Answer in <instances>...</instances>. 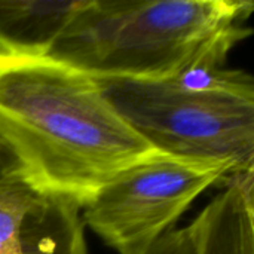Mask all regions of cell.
I'll return each instance as SVG.
<instances>
[{
	"label": "cell",
	"instance_id": "1",
	"mask_svg": "<svg viewBox=\"0 0 254 254\" xmlns=\"http://www.w3.org/2000/svg\"><path fill=\"white\" fill-rule=\"evenodd\" d=\"M113 109L95 76L51 55L0 51V179L86 207L159 155Z\"/></svg>",
	"mask_w": 254,
	"mask_h": 254
},
{
	"label": "cell",
	"instance_id": "2",
	"mask_svg": "<svg viewBox=\"0 0 254 254\" xmlns=\"http://www.w3.org/2000/svg\"><path fill=\"white\" fill-rule=\"evenodd\" d=\"M249 0H85L48 55L95 77L165 79L223 67L252 34Z\"/></svg>",
	"mask_w": 254,
	"mask_h": 254
},
{
	"label": "cell",
	"instance_id": "3",
	"mask_svg": "<svg viewBox=\"0 0 254 254\" xmlns=\"http://www.w3.org/2000/svg\"><path fill=\"white\" fill-rule=\"evenodd\" d=\"M119 116L158 152L254 174V80L198 67L165 79L97 77Z\"/></svg>",
	"mask_w": 254,
	"mask_h": 254
},
{
	"label": "cell",
	"instance_id": "4",
	"mask_svg": "<svg viewBox=\"0 0 254 254\" xmlns=\"http://www.w3.org/2000/svg\"><path fill=\"white\" fill-rule=\"evenodd\" d=\"M232 177L223 162L159 153L109 182L82 208L83 225L119 254H146L202 192Z\"/></svg>",
	"mask_w": 254,
	"mask_h": 254
},
{
	"label": "cell",
	"instance_id": "5",
	"mask_svg": "<svg viewBox=\"0 0 254 254\" xmlns=\"http://www.w3.org/2000/svg\"><path fill=\"white\" fill-rule=\"evenodd\" d=\"M0 254H88L82 208L0 179Z\"/></svg>",
	"mask_w": 254,
	"mask_h": 254
},
{
	"label": "cell",
	"instance_id": "6",
	"mask_svg": "<svg viewBox=\"0 0 254 254\" xmlns=\"http://www.w3.org/2000/svg\"><path fill=\"white\" fill-rule=\"evenodd\" d=\"M189 228L195 254H254V174L229 179Z\"/></svg>",
	"mask_w": 254,
	"mask_h": 254
},
{
	"label": "cell",
	"instance_id": "7",
	"mask_svg": "<svg viewBox=\"0 0 254 254\" xmlns=\"http://www.w3.org/2000/svg\"><path fill=\"white\" fill-rule=\"evenodd\" d=\"M85 0H0V51L48 55Z\"/></svg>",
	"mask_w": 254,
	"mask_h": 254
},
{
	"label": "cell",
	"instance_id": "8",
	"mask_svg": "<svg viewBox=\"0 0 254 254\" xmlns=\"http://www.w3.org/2000/svg\"><path fill=\"white\" fill-rule=\"evenodd\" d=\"M146 254H195L190 228L171 229Z\"/></svg>",
	"mask_w": 254,
	"mask_h": 254
}]
</instances>
